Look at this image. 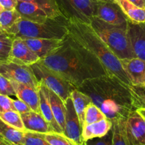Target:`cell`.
Returning <instances> with one entry per match:
<instances>
[{
    "mask_svg": "<svg viewBox=\"0 0 145 145\" xmlns=\"http://www.w3.org/2000/svg\"><path fill=\"white\" fill-rule=\"evenodd\" d=\"M144 84V85H145V82H144V84Z\"/></svg>",
    "mask_w": 145,
    "mask_h": 145,
    "instance_id": "bcb514c9",
    "label": "cell"
},
{
    "mask_svg": "<svg viewBox=\"0 0 145 145\" xmlns=\"http://www.w3.org/2000/svg\"><path fill=\"white\" fill-rule=\"evenodd\" d=\"M18 1H28V2L34 3L48 11L55 18L63 17L61 13L60 12L55 0H18Z\"/></svg>",
    "mask_w": 145,
    "mask_h": 145,
    "instance_id": "4dcf8cb0",
    "label": "cell"
},
{
    "mask_svg": "<svg viewBox=\"0 0 145 145\" xmlns=\"http://www.w3.org/2000/svg\"><path fill=\"white\" fill-rule=\"evenodd\" d=\"M24 145H51L42 135V133L25 131Z\"/></svg>",
    "mask_w": 145,
    "mask_h": 145,
    "instance_id": "1f68e13d",
    "label": "cell"
},
{
    "mask_svg": "<svg viewBox=\"0 0 145 145\" xmlns=\"http://www.w3.org/2000/svg\"><path fill=\"white\" fill-rule=\"evenodd\" d=\"M66 25L68 35L99 59L107 75L117 78L128 86L132 84L120 59L98 36L90 24L70 20L66 21Z\"/></svg>",
    "mask_w": 145,
    "mask_h": 145,
    "instance_id": "3957f363",
    "label": "cell"
},
{
    "mask_svg": "<svg viewBox=\"0 0 145 145\" xmlns=\"http://www.w3.org/2000/svg\"><path fill=\"white\" fill-rule=\"evenodd\" d=\"M127 33L135 57L145 61V22L128 20Z\"/></svg>",
    "mask_w": 145,
    "mask_h": 145,
    "instance_id": "4fadbf2b",
    "label": "cell"
},
{
    "mask_svg": "<svg viewBox=\"0 0 145 145\" xmlns=\"http://www.w3.org/2000/svg\"><path fill=\"white\" fill-rule=\"evenodd\" d=\"M0 119L7 124L18 130L25 131L21 114L16 110H9L4 112H0Z\"/></svg>",
    "mask_w": 145,
    "mask_h": 145,
    "instance_id": "83f0119b",
    "label": "cell"
},
{
    "mask_svg": "<svg viewBox=\"0 0 145 145\" xmlns=\"http://www.w3.org/2000/svg\"><path fill=\"white\" fill-rule=\"evenodd\" d=\"M19 13L16 9H4L0 12V25L2 31H7L9 28L15 25L21 18Z\"/></svg>",
    "mask_w": 145,
    "mask_h": 145,
    "instance_id": "4316f807",
    "label": "cell"
},
{
    "mask_svg": "<svg viewBox=\"0 0 145 145\" xmlns=\"http://www.w3.org/2000/svg\"><path fill=\"white\" fill-rule=\"evenodd\" d=\"M77 89L86 94L112 123L126 119L133 109L129 86L115 76L102 75L84 82Z\"/></svg>",
    "mask_w": 145,
    "mask_h": 145,
    "instance_id": "7a4b0ae2",
    "label": "cell"
},
{
    "mask_svg": "<svg viewBox=\"0 0 145 145\" xmlns=\"http://www.w3.org/2000/svg\"><path fill=\"white\" fill-rule=\"evenodd\" d=\"M0 74L9 80L28 85L38 90L40 82L37 80L31 66L9 61L0 64Z\"/></svg>",
    "mask_w": 145,
    "mask_h": 145,
    "instance_id": "ba28073f",
    "label": "cell"
},
{
    "mask_svg": "<svg viewBox=\"0 0 145 145\" xmlns=\"http://www.w3.org/2000/svg\"><path fill=\"white\" fill-rule=\"evenodd\" d=\"M112 122L107 118L91 124L85 125L82 127V140L85 142L95 137H103L112 129Z\"/></svg>",
    "mask_w": 145,
    "mask_h": 145,
    "instance_id": "ffe728a7",
    "label": "cell"
},
{
    "mask_svg": "<svg viewBox=\"0 0 145 145\" xmlns=\"http://www.w3.org/2000/svg\"><path fill=\"white\" fill-rule=\"evenodd\" d=\"M0 30H1V31H2V29H1V25H0Z\"/></svg>",
    "mask_w": 145,
    "mask_h": 145,
    "instance_id": "f6af8a7d",
    "label": "cell"
},
{
    "mask_svg": "<svg viewBox=\"0 0 145 145\" xmlns=\"http://www.w3.org/2000/svg\"><path fill=\"white\" fill-rule=\"evenodd\" d=\"M21 117L25 131L42 134L54 132L41 113L31 110L28 113L21 114Z\"/></svg>",
    "mask_w": 145,
    "mask_h": 145,
    "instance_id": "2e32d148",
    "label": "cell"
},
{
    "mask_svg": "<svg viewBox=\"0 0 145 145\" xmlns=\"http://www.w3.org/2000/svg\"><path fill=\"white\" fill-rule=\"evenodd\" d=\"M66 114H65V129L63 134L75 142L78 145L83 144L82 138V127L81 126L79 118L75 111L73 102L71 97L68 98L65 101Z\"/></svg>",
    "mask_w": 145,
    "mask_h": 145,
    "instance_id": "30bf717a",
    "label": "cell"
},
{
    "mask_svg": "<svg viewBox=\"0 0 145 145\" xmlns=\"http://www.w3.org/2000/svg\"><path fill=\"white\" fill-rule=\"evenodd\" d=\"M16 9L21 18L33 22L44 23L49 20L58 18L53 16L39 6L28 1H18Z\"/></svg>",
    "mask_w": 145,
    "mask_h": 145,
    "instance_id": "5bb4252c",
    "label": "cell"
},
{
    "mask_svg": "<svg viewBox=\"0 0 145 145\" xmlns=\"http://www.w3.org/2000/svg\"><path fill=\"white\" fill-rule=\"evenodd\" d=\"M71 97L73 102L75 111L78 114L81 126H83L84 120H85V110L87 106L91 103V100L86 94L81 92L78 89H75L72 92Z\"/></svg>",
    "mask_w": 145,
    "mask_h": 145,
    "instance_id": "cb8c5ba5",
    "label": "cell"
},
{
    "mask_svg": "<svg viewBox=\"0 0 145 145\" xmlns=\"http://www.w3.org/2000/svg\"><path fill=\"white\" fill-rule=\"evenodd\" d=\"M6 33L12 38H54L64 39L68 35L66 20L63 17L37 23L21 18Z\"/></svg>",
    "mask_w": 145,
    "mask_h": 145,
    "instance_id": "277c9868",
    "label": "cell"
},
{
    "mask_svg": "<svg viewBox=\"0 0 145 145\" xmlns=\"http://www.w3.org/2000/svg\"><path fill=\"white\" fill-rule=\"evenodd\" d=\"M122 67L132 84H143L145 82V61L137 57L122 59Z\"/></svg>",
    "mask_w": 145,
    "mask_h": 145,
    "instance_id": "e0dca14e",
    "label": "cell"
},
{
    "mask_svg": "<svg viewBox=\"0 0 145 145\" xmlns=\"http://www.w3.org/2000/svg\"><path fill=\"white\" fill-rule=\"evenodd\" d=\"M125 120L126 119H120L112 123V145H128L125 130Z\"/></svg>",
    "mask_w": 145,
    "mask_h": 145,
    "instance_id": "484cf974",
    "label": "cell"
},
{
    "mask_svg": "<svg viewBox=\"0 0 145 145\" xmlns=\"http://www.w3.org/2000/svg\"><path fill=\"white\" fill-rule=\"evenodd\" d=\"M136 111L145 119V109H139V110H136Z\"/></svg>",
    "mask_w": 145,
    "mask_h": 145,
    "instance_id": "b9f144b4",
    "label": "cell"
},
{
    "mask_svg": "<svg viewBox=\"0 0 145 145\" xmlns=\"http://www.w3.org/2000/svg\"><path fill=\"white\" fill-rule=\"evenodd\" d=\"M2 10H4V8H3V7H1V4H0V12H1V11H2Z\"/></svg>",
    "mask_w": 145,
    "mask_h": 145,
    "instance_id": "ee69618b",
    "label": "cell"
},
{
    "mask_svg": "<svg viewBox=\"0 0 145 145\" xmlns=\"http://www.w3.org/2000/svg\"><path fill=\"white\" fill-rule=\"evenodd\" d=\"M129 1L136 5V7L145 9V0H129Z\"/></svg>",
    "mask_w": 145,
    "mask_h": 145,
    "instance_id": "f35d334b",
    "label": "cell"
},
{
    "mask_svg": "<svg viewBox=\"0 0 145 145\" xmlns=\"http://www.w3.org/2000/svg\"><path fill=\"white\" fill-rule=\"evenodd\" d=\"M128 145L145 144V119L136 110H132L125 120Z\"/></svg>",
    "mask_w": 145,
    "mask_h": 145,
    "instance_id": "9c48e42d",
    "label": "cell"
},
{
    "mask_svg": "<svg viewBox=\"0 0 145 145\" xmlns=\"http://www.w3.org/2000/svg\"><path fill=\"white\" fill-rule=\"evenodd\" d=\"M39 82L40 84L38 91V95H39L40 113L44 116L45 120L49 123V125L51 126L54 132L58 133H63L61 127L58 125V123L55 120L53 114L51 102H50L49 89L42 82Z\"/></svg>",
    "mask_w": 145,
    "mask_h": 145,
    "instance_id": "d6986e66",
    "label": "cell"
},
{
    "mask_svg": "<svg viewBox=\"0 0 145 145\" xmlns=\"http://www.w3.org/2000/svg\"><path fill=\"white\" fill-rule=\"evenodd\" d=\"M0 145H12L0 135Z\"/></svg>",
    "mask_w": 145,
    "mask_h": 145,
    "instance_id": "ab89813d",
    "label": "cell"
},
{
    "mask_svg": "<svg viewBox=\"0 0 145 145\" xmlns=\"http://www.w3.org/2000/svg\"><path fill=\"white\" fill-rule=\"evenodd\" d=\"M42 135L51 145H78L75 142L67 137L63 133L51 132L42 134Z\"/></svg>",
    "mask_w": 145,
    "mask_h": 145,
    "instance_id": "f546056e",
    "label": "cell"
},
{
    "mask_svg": "<svg viewBox=\"0 0 145 145\" xmlns=\"http://www.w3.org/2000/svg\"><path fill=\"white\" fill-rule=\"evenodd\" d=\"M129 91L134 110L145 109V85L131 84Z\"/></svg>",
    "mask_w": 145,
    "mask_h": 145,
    "instance_id": "d4e9b609",
    "label": "cell"
},
{
    "mask_svg": "<svg viewBox=\"0 0 145 145\" xmlns=\"http://www.w3.org/2000/svg\"><path fill=\"white\" fill-rule=\"evenodd\" d=\"M49 97L53 114L55 120L57 121L58 125L60 126L63 133L64 129H65V114H66L65 102L62 100V99L60 96H58L56 93H54L50 89Z\"/></svg>",
    "mask_w": 145,
    "mask_h": 145,
    "instance_id": "44dd1931",
    "label": "cell"
},
{
    "mask_svg": "<svg viewBox=\"0 0 145 145\" xmlns=\"http://www.w3.org/2000/svg\"><path fill=\"white\" fill-rule=\"evenodd\" d=\"M23 40L40 59L53 53L63 43V39L27 38Z\"/></svg>",
    "mask_w": 145,
    "mask_h": 145,
    "instance_id": "9a60e30c",
    "label": "cell"
},
{
    "mask_svg": "<svg viewBox=\"0 0 145 145\" xmlns=\"http://www.w3.org/2000/svg\"><path fill=\"white\" fill-rule=\"evenodd\" d=\"M97 2H101V1H115V0H95Z\"/></svg>",
    "mask_w": 145,
    "mask_h": 145,
    "instance_id": "7bdbcfd3",
    "label": "cell"
},
{
    "mask_svg": "<svg viewBox=\"0 0 145 145\" xmlns=\"http://www.w3.org/2000/svg\"><path fill=\"white\" fill-rule=\"evenodd\" d=\"M106 118L102 110L91 102L85 110V120L83 126ZM82 126V127H83Z\"/></svg>",
    "mask_w": 145,
    "mask_h": 145,
    "instance_id": "f1b7e54d",
    "label": "cell"
},
{
    "mask_svg": "<svg viewBox=\"0 0 145 145\" xmlns=\"http://www.w3.org/2000/svg\"><path fill=\"white\" fill-rule=\"evenodd\" d=\"M18 3V0H0V4L4 9H15Z\"/></svg>",
    "mask_w": 145,
    "mask_h": 145,
    "instance_id": "74e56055",
    "label": "cell"
},
{
    "mask_svg": "<svg viewBox=\"0 0 145 145\" xmlns=\"http://www.w3.org/2000/svg\"><path fill=\"white\" fill-rule=\"evenodd\" d=\"M13 106H14V110L19 113L20 114L28 113L31 110V108L26 103H24L22 101L19 100V99H17V100L13 99Z\"/></svg>",
    "mask_w": 145,
    "mask_h": 145,
    "instance_id": "8d00e7d4",
    "label": "cell"
},
{
    "mask_svg": "<svg viewBox=\"0 0 145 145\" xmlns=\"http://www.w3.org/2000/svg\"><path fill=\"white\" fill-rule=\"evenodd\" d=\"M58 8L66 21H78L90 24L95 16L97 2L95 0H55Z\"/></svg>",
    "mask_w": 145,
    "mask_h": 145,
    "instance_id": "52a82bcc",
    "label": "cell"
},
{
    "mask_svg": "<svg viewBox=\"0 0 145 145\" xmlns=\"http://www.w3.org/2000/svg\"><path fill=\"white\" fill-rule=\"evenodd\" d=\"M39 60L40 58L30 49L24 40L18 38H13L9 58V62L31 66Z\"/></svg>",
    "mask_w": 145,
    "mask_h": 145,
    "instance_id": "7c38bea8",
    "label": "cell"
},
{
    "mask_svg": "<svg viewBox=\"0 0 145 145\" xmlns=\"http://www.w3.org/2000/svg\"><path fill=\"white\" fill-rule=\"evenodd\" d=\"M144 145H145V144H144Z\"/></svg>",
    "mask_w": 145,
    "mask_h": 145,
    "instance_id": "7dc6e473",
    "label": "cell"
},
{
    "mask_svg": "<svg viewBox=\"0 0 145 145\" xmlns=\"http://www.w3.org/2000/svg\"><path fill=\"white\" fill-rule=\"evenodd\" d=\"M12 40L10 37L0 38V64L9 62Z\"/></svg>",
    "mask_w": 145,
    "mask_h": 145,
    "instance_id": "d6a6232c",
    "label": "cell"
},
{
    "mask_svg": "<svg viewBox=\"0 0 145 145\" xmlns=\"http://www.w3.org/2000/svg\"><path fill=\"white\" fill-rule=\"evenodd\" d=\"M0 94L8 96H16L15 91L9 79L0 74Z\"/></svg>",
    "mask_w": 145,
    "mask_h": 145,
    "instance_id": "e575fe53",
    "label": "cell"
},
{
    "mask_svg": "<svg viewBox=\"0 0 145 145\" xmlns=\"http://www.w3.org/2000/svg\"><path fill=\"white\" fill-rule=\"evenodd\" d=\"M33 72L38 82L56 93L64 102L71 97L72 92L77 88L54 71L41 63L40 61L31 65Z\"/></svg>",
    "mask_w": 145,
    "mask_h": 145,
    "instance_id": "8992f818",
    "label": "cell"
},
{
    "mask_svg": "<svg viewBox=\"0 0 145 145\" xmlns=\"http://www.w3.org/2000/svg\"><path fill=\"white\" fill-rule=\"evenodd\" d=\"M128 19L133 22H145V9L136 7L129 0H115Z\"/></svg>",
    "mask_w": 145,
    "mask_h": 145,
    "instance_id": "7402d4cb",
    "label": "cell"
},
{
    "mask_svg": "<svg viewBox=\"0 0 145 145\" xmlns=\"http://www.w3.org/2000/svg\"><path fill=\"white\" fill-rule=\"evenodd\" d=\"M90 25L98 36L120 60L135 57L127 33V24L113 25L95 16Z\"/></svg>",
    "mask_w": 145,
    "mask_h": 145,
    "instance_id": "5b68a950",
    "label": "cell"
},
{
    "mask_svg": "<svg viewBox=\"0 0 145 145\" xmlns=\"http://www.w3.org/2000/svg\"><path fill=\"white\" fill-rule=\"evenodd\" d=\"M82 145H112V129L101 137H95L83 142Z\"/></svg>",
    "mask_w": 145,
    "mask_h": 145,
    "instance_id": "836d02e7",
    "label": "cell"
},
{
    "mask_svg": "<svg viewBox=\"0 0 145 145\" xmlns=\"http://www.w3.org/2000/svg\"><path fill=\"white\" fill-rule=\"evenodd\" d=\"M7 37H10V38H11V36H10L7 33H6L5 31H1V30H0V38H7Z\"/></svg>",
    "mask_w": 145,
    "mask_h": 145,
    "instance_id": "60d3db41",
    "label": "cell"
},
{
    "mask_svg": "<svg viewBox=\"0 0 145 145\" xmlns=\"http://www.w3.org/2000/svg\"><path fill=\"white\" fill-rule=\"evenodd\" d=\"M25 131L18 130L0 119V135L12 145H24Z\"/></svg>",
    "mask_w": 145,
    "mask_h": 145,
    "instance_id": "603a6c76",
    "label": "cell"
},
{
    "mask_svg": "<svg viewBox=\"0 0 145 145\" xmlns=\"http://www.w3.org/2000/svg\"><path fill=\"white\" fill-rule=\"evenodd\" d=\"M16 93V97L26 103L31 110L40 113L38 91L34 88L15 81L10 80Z\"/></svg>",
    "mask_w": 145,
    "mask_h": 145,
    "instance_id": "ac0fdd59",
    "label": "cell"
},
{
    "mask_svg": "<svg viewBox=\"0 0 145 145\" xmlns=\"http://www.w3.org/2000/svg\"><path fill=\"white\" fill-rule=\"evenodd\" d=\"M95 16L113 25L127 24L129 20L115 1L98 2Z\"/></svg>",
    "mask_w": 145,
    "mask_h": 145,
    "instance_id": "8fae6325",
    "label": "cell"
},
{
    "mask_svg": "<svg viewBox=\"0 0 145 145\" xmlns=\"http://www.w3.org/2000/svg\"><path fill=\"white\" fill-rule=\"evenodd\" d=\"M9 110H14L13 106V99L8 96L0 94V112H4Z\"/></svg>",
    "mask_w": 145,
    "mask_h": 145,
    "instance_id": "d590c367",
    "label": "cell"
},
{
    "mask_svg": "<svg viewBox=\"0 0 145 145\" xmlns=\"http://www.w3.org/2000/svg\"><path fill=\"white\" fill-rule=\"evenodd\" d=\"M39 61L76 88L88 79L107 75L99 59L68 35L62 46Z\"/></svg>",
    "mask_w": 145,
    "mask_h": 145,
    "instance_id": "6da1fadb",
    "label": "cell"
}]
</instances>
